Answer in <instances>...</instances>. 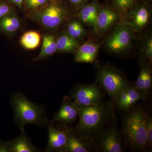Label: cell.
<instances>
[{
    "instance_id": "1",
    "label": "cell",
    "mask_w": 152,
    "mask_h": 152,
    "mask_svg": "<svg viewBox=\"0 0 152 152\" xmlns=\"http://www.w3.org/2000/svg\"><path fill=\"white\" fill-rule=\"evenodd\" d=\"M114 114L113 107L106 102L79 107L80 121L76 127V132L82 137L93 141L112 120Z\"/></svg>"
},
{
    "instance_id": "2",
    "label": "cell",
    "mask_w": 152,
    "mask_h": 152,
    "mask_svg": "<svg viewBox=\"0 0 152 152\" xmlns=\"http://www.w3.org/2000/svg\"><path fill=\"white\" fill-rule=\"evenodd\" d=\"M123 131L129 145L137 151H145L148 147L146 113L137 109L129 113L123 123Z\"/></svg>"
},
{
    "instance_id": "3",
    "label": "cell",
    "mask_w": 152,
    "mask_h": 152,
    "mask_svg": "<svg viewBox=\"0 0 152 152\" xmlns=\"http://www.w3.org/2000/svg\"><path fill=\"white\" fill-rule=\"evenodd\" d=\"M11 105L15 114V119L22 132L28 124L41 126L45 121L42 107L28 99L20 93L14 94L11 99Z\"/></svg>"
},
{
    "instance_id": "4",
    "label": "cell",
    "mask_w": 152,
    "mask_h": 152,
    "mask_svg": "<svg viewBox=\"0 0 152 152\" xmlns=\"http://www.w3.org/2000/svg\"><path fill=\"white\" fill-rule=\"evenodd\" d=\"M97 80L114 101L122 90L131 85L122 73L110 66L99 69Z\"/></svg>"
},
{
    "instance_id": "5",
    "label": "cell",
    "mask_w": 152,
    "mask_h": 152,
    "mask_svg": "<svg viewBox=\"0 0 152 152\" xmlns=\"http://www.w3.org/2000/svg\"><path fill=\"white\" fill-rule=\"evenodd\" d=\"M104 94L96 84H80L76 86L71 93L72 101L79 107L94 105L102 102Z\"/></svg>"
},
{
    "instance_id": "6",
    "label": "cell",
    "mask_w": 152,
    "mask_h": 152,
    "mask_svg": "<svg viewBox=\"0 0 152 152\" xmlns=\"http://www.w3.org/2000/svg\"><path fill=\"white\" fill-rule=\"evenodd\" d=\"M109 123L99 134L98 148L104 152H122L124 147L115 125Z\"/></svg>"
},
{
    "instance_id": "7",
    "label": "cell",
    "mask_w": 152,
    "mask_h": 152,
    "mask_svg": "<svg viewBox=\"0 0 152 152\" xmlns=\"http://www.w3.org/2000/svg\"><path fill=\"white\" fill-rule=\"evenodd\" d=\"M132 32L126 25H121L116 28L108 39L107 48L115 53H122L130 47L133 39Z\"/></svg>"
},
{
    "instance_id": "8",
    "label": "cell",
    "mask_w": 152,
    "mask_h": 152,
    "mask_svg": "<svg viewBox=\"0 0 152 152\" xmlns=\"http://www.w3.org/2000/svg\"><path fill=\"white\" fill-rule=\"evenodd\" d=\"M66 15L64 9L57 5L52 4L36 14L35 18L45 27L55 29L62 23Z\"/></svg>"
},
{
    "instance_id": "9",
    "label": "cell",
    "mask_w": 152,
    "mask_h": 152,
    "mask_svg": "<svg viewBox=\"0 0 152 152\" xmlns=\"http://www.w3.org/2000/svg\"><path fill=\"white\" fill-rule=\"evenodd\" d=\"M79 107L71 99L66 96L63 100L62 104L54 118L56 121L63 125L72 124L78 116Z\"/></svg>"
},
{
    "instance_id": "10",
    "label": "cell",
    "mask_w": 152,
    "mask_h": 152,
    "mask_svg": "<svg viewBox=\"0 0 152 152\" xmlns=\"http://www.w3.org/2000/svg\"><path fill=\"white\" fill-rule=\"evenodd\" d=\"M48 127L49 140L47 151H65L67 140V131L61 130L50 124H48Z\"/></svg>"
},
{
    "instance_id": "11",
    "label": "cell",
    "mask_w": 152,
    "mask_h": 152,
    "mask_svg": "<svg viewBox=\"0 0 152 152\" xmlns=\"http://www.w3.org/2000/svg\"><path fill=\"white\" fill-rule=\"evenodd\" d=\"M79 136V135H78ZM80 136H77L67 131V140L65 152H88L94 150L93 144Z\"/></svg>"
},
{
    "instance_id": "12",
    "label": "cell",
    "mask_w": 152,
    "mask_h": 152,
    "mask_svg": "<svg viewBox=\"0 0 152 152\" xmlns=\"http://www.w3.org/2000/svg\"><path fill=\"white\" fill-rule=\"evenodd\" d=\"M100 45L88 42L82 45L76 51L75 61L77 62L93 63L96 60Z\"/></svg>"
},
{
    "instance_id": "13",
    "label": "cell",
    "mask_w": 152,
    "mask_h": 152,
    "mask_svg": "<svg viewBox=\"0 0 152 152\" xmlns=\"http://www.w3.org/2000/svg\"><path fill=\"white\" fill-rule=\"evenodd\" d=\"M118 18L116 13L109 8L99 10L94 31L96 33H100L107 30L117 21Z\"/></svg>"
},
{
    "instance_id": "14",
    "label": "cell",
    "mask_w": 152,
    "mask_h": 152,
    "mask_svg": "<svg viewBox=\"0 0 152 152\" xmlns=\"http://www.w3.org/2000/svg\"><path fill=\"white\" fill-rule=\"evenodd\" d=\"M152 84V77L151 69L147 66H142L134 86L147 97L151 89Z\"/></svg>"
},
{
    "instance_id": "15",
    "label": "cell",
    "mask_w": 152,
    "mask_h": 152,
    "mask_svg": "<svg viewBox=\"0 0 152 152\" xmlns=\"http://www.w3.org/2000/svg\"><path fill=\"white\" fill-rule=\"evenodd\" d=\"M21 135L12 141L7 142V146L9 152H34L37 149L31 142L24 132H22Z\"/></svg>"
},
{
    "instance_id": "16",
    "label": "cell",
    "mask_w": 152,
    "mask_h": 152,
    "mask_svg": "<svg viewBox=\"0 0 152 152\" xmlns=\"http://www.w3.org/2000/svg\"><path fill=\"white\" fill-rule=\"evenodd\" d=\"M99 10V4L94 1L84 6L78 14L77 17L83 23L92 26L94 28Z\"/></svg>"
},
{
    "instance_id": "17",
    "label": "cell",
    "mask_w": 152,
    "mask_h": 152,
    "mask_svg": "<svg viewBox=\"0 0 152 152\" xmlns=\"http://www.w3.org/2000/svg\"><path fill=\"white\" fill-rule=\"evenodd\" d=\"M20 26V21L18 17L11 13L0 20V30L8 34L15 32Z\"/></svg>"
},
{
    "instance_id": "18",
    "label": "cell",
    "mask_w": 152,
    "mask_h": 152,
    "mask_svg": "<svg viewBox=\"0 0 152 152\" xmlns=\"http://www.w3.org/2000/svg\"><path fill=\"white\" fill-rule=\"evenodd\" d=\"M57 50L61 52L70 53L75 50L78 47V41L72 37L64 34L60 36L56 41Z\"/></svg>"
},
{
    "instance_id": "19",
    "label": "cell",
    "mask_w": 152,
    "mask_h": 152,
    "mask_svg": "<svg viewBox=\"0 0 152 152\" xmlns=\"http://www.w3.org/2000/svg\"><path fill=\"white\" fill-rule=\"evenodd\" d=\"M41 37L36 31H29L22 36L20 43L22 46L28 50H34L40 44Z\"/></svg>"
},
{
    "instance_id": "20",
    "label": "cell",
    "mask_w": 152,
    "mask_h": 152,
    "mask_svg": "<svg viewBox=\"0 0 152 152\" xmlns=\"http://www.w3.org/2000/svg\"><path fill=\"white\" fill-rule=\"evenodd\" d=\"M133 19L130 26L136 30L143 28L148 21L149 14L148 11L144 6L140 7L132 13Z\"/></svg>"
},
{
    "instance_id": "21",
    "label": "cell",
    "mask_w": 152,
    "mask_h": 152,
    "mask_svg": "<svg viewBox=\"0 0 152 152\" xmlns=\"http://www.w3.org/2000/svg\"><path fill=\"white\" fill-rule=\"evenodd\" d=\"M56 51V43L54 36L50 35L44 36L41 51L35 60L38 61L47 58L53 54Z\"/></svg>"
},
{
    "instance_id": "22",
    "label": "cell",
    "mask_w": 152,
    "mask_h": 152,
    "mask_svg": "<svg viewBox=\"0 0 152 152\" xmlns=\"http://www.w3.org/2000/svg\"><path fill=\"white\" fill-rule=\"evenodd\" d=\"M146 97L137 89L134 86L130 85L128 87V99L122 109V110H126L138 101L145 100Z\"/></svg>"
},
{
    "instance_id": "23",
    "label": "cell",
    "mask_w": 152,
    "mask_h": 152,
    "mask_svg": "<svg viewBox=\"0 0 152 152\" xmlns=\"http://www.w3.org/2000/svg\"><path fill=\"white\" fill-rule=\"evenodd\" d=\"M115 7L121 13H129L135 5L136 0H113Z\"/></svg>"
},
{
    "instance_id": "24",
    "label": "cell",
    "mask_w": 152,
    "mask_h": 152,
    "mask_svg": "<svg viewBox=\"0 0 152 152\" xmlns=\"http://www.w3.org/2000/svg\"><path fill=\"white\" fill-rule=\"evenodd\" d=\"M67 34L75 39L82 37L85 33V30L80 22L73 21L68 26Z\"/></svg>"
},
{
    "instance_id": "25",
    "label": "cell",
    "mask_w": 152,
    "mask_h": 152,
    "mask_svg": "<svg viewBox=\"0 0 152 152\" xmlns=\"http://www.w3.org/2000/svg\"><path fill=\"white\" fill-rule=\"evenodd\" d=\"M146 131L148 137V146L152 147V120L148 114L146 113Z\"/></svg>"
},
{
    "instance_id": "26",
    "label": "cell",
    "mask_w": 152,
    "mask_h": 152,
    "mask_svg": "<svg viewBox=\"0 0 152 152\" xmlns=\"http://www.w3.org/2000/svg\"><path fill=\"white\" fill-rule=\"evenodd\" d=\"M48 0H25L26 6L28 8L35 9L44 6Z\"/></svg>"
},
{
    "instance_id": "27",
    "label": "cell",
    "mask_w": 152,
    "mask_h": 152,
    "mask_svg": "<svg viewBox=\"0 0 152 152\" xmlns=\"http://www.w3.org/2000/svg\"><path fill=\"white\" fill-rule=\"evenodd\" d=\"M12 13L11 6L7 3L0 1V20Z\"/></svg>"
},
{
    "instance_id": "28",
    "label": "cell",
    "mask_w": 152,
    "mask_h": 152,
    "mask_svg": "<svg viewBox=\"0 0 152 152\" xmlns=\"http://www.w3.org/2000/svg\"><path fill=\"white\" fill-rule=\"evenodd\" d=\"M145 54L147 58L151 60L152 57V39H150L146 46Z\"/></svg>"
},
{
    "instance_id": "29",
    "label": "cell",
    "mask_w": 152,
    "mask_h": 152,
    "mask_svg": "<svg viewBox=\"0 0 152 152\" xmlns=\"http://www.w3.org/2000/svg\"><path fill=\"white\" fill-rule=\"evenodd\" d=\"M71 3L76 5H80L91 0H69Z\"/></svg>"
},
{
    "instance_id": "30",
    "label": "cell",
    "mask_w": 152,
    "mask_h": 152,
    "mask_svg": "<svg viewBox=\"0 0 152 152\" xmlns=\"http://www.w3.org/2000/svg\"><path fill=\"white\" fill-rule=\"evenodd\" d=\"M10 1L19 7H20L23 3L24 0H10Z\"/></svg>"
},
{
    "instance_id": "31",
    "label": "cell",
    "mask_w": 152,
    "mask_h": 152,
    "mask_svg": "<svg viewBox=\"0 0 152 152\" xmlns=\"http://www.w3.org/2000/svg\"><path fill=\"white\" fill-rule=\"evenodd\" d=\"M49 1H52V0H49Z\"/></svg>"
}]
</instances>
